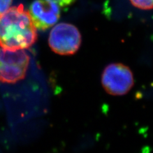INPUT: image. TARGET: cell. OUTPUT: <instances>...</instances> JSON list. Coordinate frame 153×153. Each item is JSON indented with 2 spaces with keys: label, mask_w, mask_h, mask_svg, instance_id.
<instances>
[{
  "label": "cell",
  "mask_w": 153,
  "mask_h": 153,
  "mask_svg": "<svg viewBox=\"0 0 153 153\" xmlns=\"http://www.w3.org/2000/svg\"><path fill=\"white\" fill-rule=\"evenodd\" d=\"M37 40L36 29L22 4L0 14V46L16 51L27 49Z\"/></svg>",
  "instance_id": "cell-1"
},
{
  "label": "cell",
  "mask_w": 153,
  "mask_h": 153,
  "mask_svg": "<svg viewBox=\"0 0 153 153\" xmlns=\"http://www.w3.org/2000/svg\"><path fill=\"white\" fill-rule=\"evenodd\" d=\"M30 56L21 50L0 48V81L13 84L25 77L30 63Z\"/></svg>",
  "instance_id": "cell-2"
},
{
  "label": "cell",
  "mask_w": 153,
  "mask_h": 153,
  "mask_svg": "<svg viewBox=\"0 0 153 153\" xmlns=\"http://www.w3.org/2000/svg\"><path fill=\"white\" fill-rule=\"evenodd\" d=\"M82 42L81 34L74 25L62 22L50 33L49 44L52 51L62 56H70L78 51Z\"/></svg>",
  "instance_id": "cell-3"
},
{
  "label": "cell",
  "mask_w": 153,
  "mask_h": 153,
  "mask_svg": "<svg viewBox=\"0 0 153 153\" xmlns=\"http://www.w3.org/2000/svg\"><path fill=\"white\" fill-rule=\"evenodd\" d=\"M102 84L105 91L110 94H126L134 84L132 71L128 66L122 63H112L104 69Z\"/></svg>",
  "instance_id": "cell-4"
},
{
  "label": "cell",
  "mask_w": 153,
  "mask_h": 153,
  "mask_svg": "<svg viewBox=\"0 0 153 153\" xmlns=\"http://www.w3.org/2000/svg\"><path fill=\"white\" fill-rule=\"evenodd\" d=\"M58 4L48 0H35L30 8V14L36 27L44 31L58 21L60 8Z\"/></svg>",
  "instance_id": "cell-5"
},
{
  "label": "cell",
  "mask_w": 153,
  "mask_h": 153,
  "mask_svg": "<svg viewBox=\"0 0 153 153\" xmlns=\"http://www.w3.org/2000/svg\"><path fill=\"white\" fill-rule=\"evenodd\" d=\"M134 7L141 10L153 8V0H130Z\"/></svg>",
  "instance_id": "cell-6"
},
{
  "label": "cell",
  "mask_w": 153,
  "mask_h": 153,
  "mask_svg": "<svg viewBox=\"0 0 153 153\" xmlns=\"http://www.w3.org/2000/svg\"><path fill=\"white\" fill-rule=\"evenodd\" d=\"M12 2V0H0V14L7 10Z\"/></svg>",
  "instance_id": "cell-7"
},
{
  "label": "cell",
  "mask_w": 153,
  "mask_h": 153,
  "mask_svg": "<svg viewBox=\"0 0 153 153\" xmlns=\"http://www.w3.org/2000/svg\"><path fill=\"white\" fill-rule=\"evenodd\" d=\"M48 1L54 2L61 7H65L73 4L76 0H48Z\"/></svg>",
  "instance_id": "cell-8"
}]
</instances>
